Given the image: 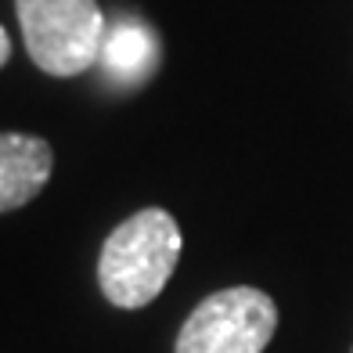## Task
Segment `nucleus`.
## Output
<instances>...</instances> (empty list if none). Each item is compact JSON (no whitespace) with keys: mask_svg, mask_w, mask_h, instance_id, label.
<instances>
[{"mask_svg":"<svg viewBox=\"0 0 353 353\" xmlns=\"http://www.w3.org/2000/svg\"><path fill=\"white\" fill-rule=\"evenodd\" d=\"M278 332V303L263 288L231 285L205 296L176 332L173 353H263Z\"/></svg>","mask_w":353,"mask_h":353,"instance_id":"3","label":"nucleus"},{"mask_svg":"<svg viewBox=\"0 0 353 353\" xmlns=\"http://www.w3.org/2000/svg\"><path fill=\"white\" fill-rule=\"evenodd\" d=\"M54 173V152L33 134H0V213L33 202Z\"/></svg>","mask_w":353,"mask_h":353,"instance_id":"4","label":"nucleus"},{"mask_svg":"<svg viewBox=\"0 0 353 353\" xmlns=\"http://www.w3.org/2000/svg\"><path fill=\"white\" fill-rule=\"evenodd\" d=\"M181 249H184L181 228L166 210L148 205V210L126 216L105 238L98 256L101 296L119 310L148 307L173 278Z\"/></svg>","mask_w":353,"mask_h":353,"instance_id":"1","label":"nucleus"},{"mask_svg":"<svg viewBox=\"0 0 353 353\" xmlns=\"http://www.w3.org/2000/svg\"><path fill=\"white\" fill-rule=\"evenodd\" d=\"M350 353H353V350H350Z\"/></svg>","mask_w":353,"mask_h":353,"instance_id":"7","label":"nucleus"},{"mask_svg":"<svg viewBox=\"0 0 353 353\" xmlns=\"http://www.w3.org/2000/svg\"><path fill=\"white\" fill-rule=\"evenodd\" d=\"M22 43L33 65L69 79L94 69L105 47V14L98 0H14Z\"/></svg>","mask_w":353,"mask_h":353,"instance_id":"2","label":"nucleus"},{"mask_svg":"<svg viewBox=\"0 0 353 353\" xmlns=\"http://www.w3.org/2000/svg\"><path fill=\"white\" fill-rule=\"evenodd\" d=\"M101 58L112 72L144 79L148 69H155V37L141 26H116L112 37H105Z\"/></svg>","mask_w":353,"mask_h":353,"instance_id":"5","label":"nucleus"},{"mask_svg":"<svg viewBox=\"0 0 353 353\" xmlns=\"http://www.w3.org/2000/svg\"><path fill=\"white\" fill-rule=\"evenodd\" d=\"M8 58H11V40H8V33H4V26H0V69L8 65Z\"/></svg>","mask_w":353,"mask_h":353,"instance_id":"6","label":"nucleus"}]
</instances>
